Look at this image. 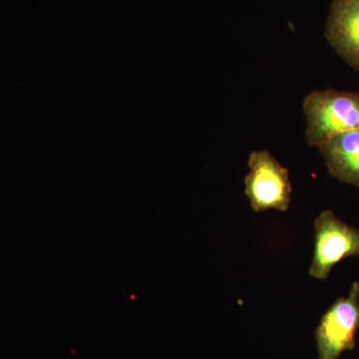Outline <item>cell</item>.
Wrapping results in <instances>:
<instances>
[{"instance_id":"obj_5","label":"cell","mask_w":359,"mask_h":359,"mask_svg":"<svg viewBox=\"0 0 359 359\" xmlns=\"http://www.w3.org/2000/svg\"><path fill=\"white\" fill-rule=\"evenodd\" d=\"M325 35L340 57L359 71V0H334Z\"/></svg>"},{"instance_id":"obj_3","label":"cell","mask_w":359,"mask_h":359,"mask_svg":"<svg viewBox=\"0 0 359 359\" xmlns=\"http://www.w3.org/2000/svg\"><path fill=\"white\" fill-rule=\"evenodd\" d=\"M359 330V283L354 282L346 297H340L321 316L316 328L318 359H339L353 351Z\"/></svg>"},{"instance_id":"obj_4","label":"cell","mask_w":359,"mask_h":359,"mask_svg":"<svg viewBox=\"0 0 359 359\" xmlns=\"http://www.w3.org/2000/svg\"><path fill=\"white\" fill-rule=\"evenodd\" d=\"M316 238L309 276L327 280L335 264L349 257H359V230L323 211L314 221Z\"/></svg>"},{"instance_id":"obj_2","label":"cell","mask_w":359,"mask_h":359,"mask_svg":"<svg viewBox=\"0 0 359 359\" xmlns=\"http://www.w3.org/2000/svg\"><path fill=\"white\" fill-rule=\"evenodd\" d=\"M250 172L245 178V193L255 212L289 209L292 184L289 171L268 151H254L249 157Z\"/></svg>"},{"instance_id":"obj_1","label":"cell","mask_w":359,"mask_h":359,"mask_svg":"<svg viewBox=\"0 0 359 359\" xmlns=\"http://www.w3.org/2000/svg\"><path fill=\"white\" fill-rule=\"evenodd\" d=\"M306 119V139L318 148L328 139L359 128V93L318 90L308 94L302 105Z\"/></svg>"},{"instance_id":"obj_6","label":"cell","mask_w":359,"mask_h":359,"mask_svg":"<svg viewBox=\"0 0 359 359\" xmlns=\"http://www.w3.org/2000/svg\"><path fill=\"white\" fill-rule=\"evenodd\" d=\"M318 150L330 174L359 191V128L335 135Z\"/></svg>"}]
</instances>
